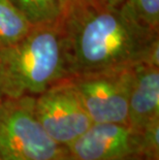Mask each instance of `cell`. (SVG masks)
<instances>
[{
  "label": "cell",
  "instance_id": "cell-9",
  "mask_svg": "<svg viewBox=\"0 0 159 160\" xmlns=\"http://www.w3.org/2000/svg\"><path fill=\"white\" fill-rule=\"evenodd\" d=\"M31 26L51 25L61 22L59 0H12Z\"/></svg>",
  "mask_w": 159,
  "mask_h": 160
},
{
  "label": "cell",
  "instance_id": "cell-3",
  "mask_svg": "<svg viewBox=\"0 0 159 160\" xmlns=\"http://www.w3.org/2000/svg\"><path fill=\"white\" fill-rule=\"evenodd\" d=\"M0 158L72 160L38 120L34 96L0 98Z\"/></svg>",
  "mask_w": 159,
  "mask_h": 160
},
{
  "label": "cell",
  "instance_id": "cell-14",
  "mask_svg": "<svg viewBox=\"0 0 159 160\" xmlns=\"http://www.w3.org/2000/svg\"><path fill=\"white\" fill-rule=\"evenodd\" d=\"M0 160H3V159H1V158H0Z\"/></svg>",
  "mask_w": 159,
  "mask_h": 160
},
{
  "label": "cell",
  "instance_id": "cell-11",
  "mask_svg": "<svg viewBox=\"0 0 159 160\" xmlns=\"http://www.w3.org/2000/svg\"><path fill=\"white\" fill-rule=\"evenodd\" d=\"M140 155L144 160L159 159V118L152 120L140 131Z\"/></svg>",
  "mask_w": 159,
  "mask_h": 160
},
{
  "label": "cell",
  "instance_id": "cell-4",
  "mask_svg": "<svg viewBox=\"0 0 159 160\" xmlns=\"http://www.w3.org/2000/svg\"><path fill=\"white\" fill-rule=\"evenodd\" d=\"M133 67L70 78L93 123L128 124Z\"/></svg>",
  "mask_w": 159,
  "mask_h": 160
},
{
  "label": "cell",
  "instance_id": "cell-12",
  "mask_svg": "<svg viewBox=\"0 0 159 160\" xmlns=\"http://www.w3.org/2000/svg\"><path fill=\"white\" fill-rule=\"evenodd\" d=\"M86 1H88V0H59L60 9H61V19L70 9H72L73 8H76V6L80 4H83Z\"/></svg>",
  "mask_w": 159,
  "mask_h": 160
},
{
  "label": "cell",
  "instance_id": "cell-8",
  "mask_svg": "<svg viewBox=\"0 0 159 160\" xmlns=\"http://www.w3.org/2000/svg\"><path fill=\"white\" fill-rule=\"evenodd\" d=\"M31 28L12 0H0V50L18 42Z\"/></svg>",
  "mask_w": 159,
  "mask_h": 160
},
{
  "label": "cell",
  "instance_id": "cell-7",
  "mask_svg": "<svg viewBox=\"0 0 159 160\" xmlns=\"http://www.w3.org/2000/svg\"><path fill=\"white\" fill-rule=\"evenodd\" d=\"M156 118H159V66L142 62L133 67L128 124L141 131Z\"/></svg>",
  "mask_w": 159,
  "mask_h": 160
},
{
  "label": "cell",
  "instance_id": "cell-10",
  "mask_svg": "<svg viewBox=\"0 0 159 160\" xmlns=\"http://www.w3.org/2000/svg\"><path fill=\"white\" fill-rule=\"evenodd\" d=\"M123 3L142 25L158 31L159 0H124Z\"/></svg>",
  "mask_w": 159,
  "mask_h": 160
},
{
  "label": "cell",
  "instance_id": "cell-13",
  "mask_svg": "<svg viewBox=\"0 0 159 160\" xmlns=\"http://www.w3.org/2000/svg\"><path fill=\"white\" fill-rule=\"evenodd\" d=\"M101 1L106 2L107 4L112 6H119L124 2V0H101Z\"/></svg>",
  "mask_w": 159,
  "mask_h": 160
},
{
  "label": "cell",
  "instance_id": "cell-2",
  "mask_svg": "<svg viewBox=\"0 0 159 160\" xmlns=\"http://www.w3.org/2000/svg\"><path fill=\"white\" fill-rule=\"evenodd\" d=\"M72 78L61 22L33 26L18 42L0 50V98L37 96Z\"/></svg>",
  "mask_w": 159,
  "mask_h": 160
},
{
  "label": "cell",
  "instance_id": "cell-6",
  "mask_svg": "<svg viewBox=\"0 0 159 160\" xmlns=\"http://www.w3.org/2000/svg\"><path fill=\"white\" fill-rule=\"evenodd\" d=\"M141 132L129 124L93 123L67 147L72 160H137Z\"/></svg>",
  "mask_w": 159,
  "mask_h": 160
},
{
  "label": "cell",
  "instance_id": "cell-5",
  "mask_svg": "<svg viewBox=\"0 0 159 160\" xmlns=\"http://www.w3.org/2000/svg\"><path fill=\"white\" fill-rule=\"evenodd\" d=\"M34 98L37 118L43 128L66 149L93 124L70 78Z\"/></svg>",
  "mask_w": 159,
  "mask_h": 160
},
{
  "label": "cell",
  "instance_id": "cell-1",
  "mask_svg": "<svg viewBox=\"0 0 159 160\" xmlns=\"http://www.w3.org/2000/svg\"><path fill=\"white\" fill-rule=\"evenodd\" d=\"M72 77L133 67L159 66L158 31L145 27L122 3L88 0L61 19Z\"/></svg>",
  "mask_w": 159,
  "mask_h": 160
}]
</instances>
